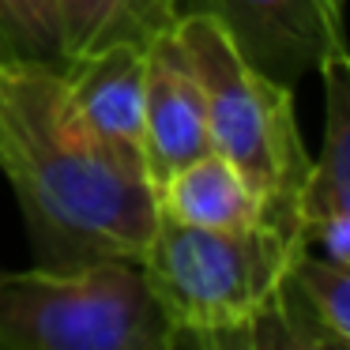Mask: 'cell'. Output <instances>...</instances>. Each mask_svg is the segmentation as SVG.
<instances>
[{
  "label": "cell",
  "mask_w": 350,
  "mask_h": 350,
  "mask_svg": "<svg viewBox=\"0 0 350 350\" xmlns=\"http://www.w3.org/2000/svg\"><path fill=\"white\" fill-rule=\"evenodd\" d=\"M0 170L38 264L139 256L154 234L147 174L83 121L61 68L0 57Z\"/></svg>",
  "instance_id": "cell-1"
},
{
  "label": "cell",
  "mask_w": 350,
  "mask_h": 350,
  "mask_svg": "<svg viewBox=\"0 0 350 350\" xmlns=\"http://www.w3.org/2000/svg\"><path fill=\"white\" fill-rule=\"evenodd\" d=\"M297 249V222L264 219L249 230H200L159 215L144 275L177 342L264 347L275 294Z\"/></svg>",
  "instance_id": "cell-2"
},
{
  "label": "cell",
  "mask_w": 350,
  "mask_h": 350,
  "mask_svg": "<svg viewBox=\"0 0 350 350\" xmlns=\"http://www.w3.org/2000/svg\"><path fill=\"white\" fill-rule=\"evenodd\" d=\"M4 350H170L139 256L0 271Z\"/></svg>",
  "instance_id": "cell-3"
},
{
  "label": "cell",
  "mask_w": 350,
  "mask_h": 350,
  "mask_svg": "<svg viewBox=\"0 0 350 350\" xmlns=\"http://www.w3.org/2000/svg\"><path fill=\"white\" fill-rule=\"evenodd\" d=\"M174 34L204 91L211 151L249 181L267 215L297 222L294 207L312 154L301 144L290 87L252 68L230 34L204 12H181Z\"/></svg>",
  "instance_id": "cell-4"
},
{
  "label": "cell",
  "mask_w": 350,
  "mask_h": 350,
  "mask_svg": "<svg viewBox=\"0 0 350 350\" xmlns=\"http://www.w3.org/2000/svg\"><path fill=\"white\" fill-rule=\"evenodd\" d=\"M181 12L211 16L237 53L282 87L347 53L339 0H177Z\"/></svg>",
  "instance_id": "cell-5"
},
{
  "label": "cell",
  "mask_w": 350,
  "mask_h": 350,
  "mask_svg": "<svg viewBox=\"0 0 350 350\" xmlns=\"http://www.w3.org/2000/svg\"><path fill=\"white\" fill-rule=\"evenodd\" d=\"M211 151L207 106L174 27L147 46V98H144V174L151 189L181 166Z\"/></svg>",
  "instance_id": "cell-6"
},
{
  "label": "cell",
  "mask_w": 350,
  "mask_h": 350,
  "mask_svg": "<svg viewBox=\"0 0 350 350\" xmlns=\"http://www.w3.org/2000/svg\"><path fill=\"white\" fill-rule=\"evenodd\" d=\"M147 46L151 42H113V46L76 57L61 68L83 121L139 170H144Z\"/></svg>",
  "instance_id": "cell-7"
},
{
  "label": "cell",
  "mask_w": 350,
  "mask_h": 350,
  "mask_svg": "<svg viewBox=\"0 0 350 350\" xmlns=\"http://www.w3.org/2000/svg\"><path fill=\"white\" fill-rule=\"evenodd\" d=\"M271 342L282 347H350V267L294 249L275 294Z\"/></svg>",
  "instance_id": "cell-8"
},
{
  "label": "cell",
  "mask_w": 350,
  "mask_h": 350,
  "mask_svg": "<svg viewBox=\"0 0 350 350\" xmlns=\"http://www.w3.org/2000/svg\"><path fill=\"white\" fill-rule=\"evenodd\" d=\"M154 200H159V215L200 230H249L264 219H275L267 215L264 200L249 189V181L219 151H207L204 159L166 177L154 189Z\"/></svg>",
  "instance_id": "cell-9"
},
{
  "label": "cell",
  "mask_w": 350,
  "mask_h": 350,
  "mask_svg": "<svg viewBox=\"0 0 350 350\" xmlns=\"http://www.w3.org/2000/svg\"><path fill=\"white\" fill-rule=\"evenodd\" d=\"M324 76V102H327V121L320 154L309 159V174L297 192L294 219L297 222H317L350 215V61L347 53L332 57L320 64Z\"/></svg>",
  "instance_id": "cell-10"
},
{
  "label": "cell",
  "mask_w": 350,
  "mask_h": 350,
  "mask_svg": "<svg viewBox=\"0 0 350 350\" xmlns=\"http://www.w3.org/2000/svg\"><path fill=\"white\" fill-rule=\"evenodd\" d=\"M64 64L113 42H151L177 19V0H57Z\"/></svg>",
  "instance_id": "cell-11"
},
{
  "label": "cell",
  "mask_w": 350,
  "mask_h": 350,
  "mask_svg": "<svg viewBox=\"0 0 350 350\" xmlns=\"http://www.w3.org/2000/svg\"><path fill=\"white\" fill-rule=\"evenodd\" d=\"M0 57L64 68L57 0H0Z\"/></svg>",
  "instance_id": "cell-12"
}]
</instances>
